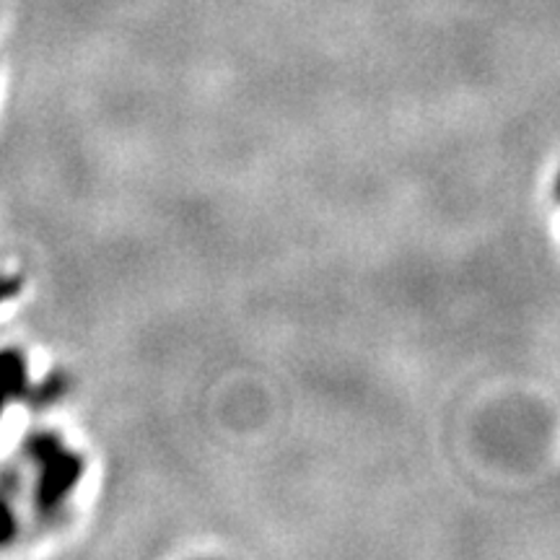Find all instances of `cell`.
Masks as SVG:
<instances>
[{"label":"cell","mask_w":560,"mask_h":560,"mask_svg":"<svg viewBox=\"0 0 560 560\" xmlns=\"http://www.w3.org/2000/svg\"><path fill=\"white\" fill-rule=\"evenodd\" d=\"M21 452L37 472L34 480V511L39 522H60L68 495L73 493L86 470L81 454L70 452L58 433L32 431L21 444Z\"/></svg>","instance_id":"obj_1"},{"label":"cell","mask_w":560,"mask_h":560,"mask_svg":"<svg viewBox=\"0 0 560 560\" xmlns=\"http://www.w3.org/2000/svg\"><path fill=\"white\" fill-rule=\"evenodd\" d=\"M30 392V363L16 348L0 350V418L11 402L21 400Z\"/></svg>","instance_id":"obj_2"},{"label":"cell","mask_w":560,"mask_h":560,"mask_svg":"<svg viewBox=\"0 0 560 560\" xmlns=\"http://www.w3.org/2000/svg\"><path fill=\"white\" fill-rule=\"evenodd\" d=\"M68 392V376L60 374V371H52L50 376H45L37 387H30L26 392V400L34 410H45L52 408L55 402H60Z\"/></svg>","instance_id":"obj_3"},{"label":"cell","mask_w":560,"mask_h":560,"mask_svg":"<svg viewBox=\"0 0 560 560\" xmlns=\"http://www.w3.org/2000/svg\"><path fill=\"white\" fill-rule=\"evenodd\" d=\"M19 540V520L9 495L0 493V550L11 548Z\"/></svg>","instance_id":"obj_4"},{"label":"cell","mask_w":560,"mask_h":560,"mask_svg":"<svg viewBox=\"0 0 560 560\" xmlns=\"http://www.w3.org/2000/svg\"><path fill=\"white\" fill-rule=\"evenodd\" d=\"M21 490V472L13 465L0 467V493L13 499Z\"/></svg>","instance_id":"obj_5"}]
</instances>
